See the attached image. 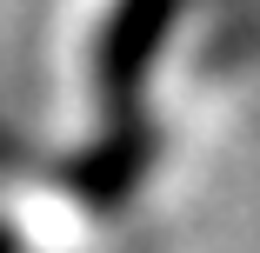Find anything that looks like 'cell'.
Wrapping results in <instances>:
<instances>
[{"label": "cell", "mask_w": 260, "mask_h": 253, "mask_svg": "<svg viewBox=\"0 0 260 253\" xmlns=\"http://www.w3.org/2000/svg\"><path fill=\"white\" fill-rule=\"evenodd\" d=\"M174 20V0H127V7L114 14L107 27V54H100V80H107V93H127L134 74L147 67L153 40H160V27Z\"/></svg>", "instance_id": "cell-1"}, {"label": "cell", "mask_w": 260, "mask_h": 253, "mask_svg": "<svg viewBox=\"0 0 260 253\" xmlns=\"http://www.w3.org/2000/svg\"><path fill=\"white\" fill-rule=\"evenodd\" d=\"M0 253H14V240H7V233H0Z\"/></svg>", "instance_id": "cell-2"}]
</instances>
